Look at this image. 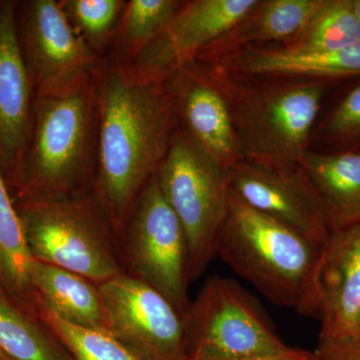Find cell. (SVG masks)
Here are the masks:
<instances>
[{
  "label": "cell",
  "mask_w": 360,
  "mask_h": 360,
  "mask_svg": "<svg viewBox=\"0 0 360 360\" xmlns=\"http://www.w3.org/2000/svg\"><path fill=\"white\" fill-rule=\"evenodd\" d=\"M184 2L130 0L116 30L112 53L132 63L174 20Z\"/></svg>",
  "instance_id": "cell-23"
},
{
  "label": "cell",
  "mask_w": 360,
  "mask_h": 360,
  "mask_svg": "<svg viewBox=\"0 0 360 360\" xmlns=\"http://www.w3.org/2000/svg\"><path fill=\"white\" fill-rule=\"evenodd\" d=\"M324 132L338 142L360 141V85L352 90L329 115Z\"/></svg>",
  "instance_id": "cell-26"
},
{
  "label": "cell",
  "mask_w": 360,
  "mask_h": 360,
  "mask_svg": "<svg viewBox=\"0 0 360 360\" xmlns=\"http://www.w3.org/2000/svg\"><path fill=\"white\" fill-rule=\"evenodd\" d=\"M323 0H269L260 1L250 18L234 28L225 44L274 41L295 39L302 32Z\"/></svg>",
  "instance_id": "cell-20"
},
{
  "label": "cell",
  "mask_w": 360,
  "mask_h": 360,
  "mask_svg": "<svg viewBox=\"0 0 360 360\" xmlns=\"http://www.w3.org/2000/svg\"><path fill=\"white\" fill-rule=\"evenodd\" d=\"M32 262L20 215L0 163V278L30 307V271Z\"/></svg>",
  "instance_id": "cell-21"
},
{
  "label": "cell",
  "mask_w": 360,
  "mask_h": 360,
  "mask_svg": "<svg viewBox=\"0 0 360 360\" xmlns=\"http://www.w3.org/2000/svg\"><path fill=\"white\" fill-rule=\"evenodd\" d=\"M18 16L35 96L72 89L98 70L103 56L73 27L61 1L18 2Z\"/></svg>",
  "instance_id": "cell-9"
},
{
  "label": "cell",
  "mask_w": 360,
  "mask_h": 360,
  "mask_svg": "<svg viewBox=\"0 0 360 360\" xmlns=\"http://www.w3.org/2000/svg\"><path fill=\"white\" fill-rule=\"evenodd\" d=\"M321 250L231 191L217 255L270 302L316 317L315 274Z\"/></svg>",
  "instance_id": "cell-3"
},
{
  "label": "cell",
  "mask_w": 360,
  "mask_h": 360,
  "mask_svg": "<svg viewBox=\"0 0 360 360\" xmlns=\"http://www.w3.org/2000/svg\"><path fill=\"white\" fill-rule=\"evenodd\" d=\"M314 352L291 347L290 350L281 354L266 355L246 360H314Z\"/></svg>",
  "instance_id": "cell-28"
},
{
  "label": "cell",
  "mask_w": 360,
  "mask_h": 360,
  "mask_svg": "<svg viewBox=\"0 0 360 360\" xmlns=\"http://www.w3.org/2000/svg\"><path fill=\"white\" fill-rule=\"evenodd\" d=\"M32 309L72 360H141L110 331L72 326L39 304Z\"/></svg>",
  "instance_id": "cell-24"
},
{
  "label": "cell",
  "mask_w": 360,
  "mask_h": 360,
  "mask_svg": "<svg viewBox=\"0 0 360 360\" xmlns=\"http://www.w3.org/2000/svg\"><path fill=\"white\" fill-rule=\"evenodd\" d=\"M239 70L274 77L338 78L360 75V42L326 53H295L286 49H257L236 59Z\"/></svg>",
  "instance_id": "cell-19"
},
{
  "label": "cell",
  "mask_w": 360,
  "mask_h": 360,
  "mask_svg": "<svg viewBox=\"0 0 360 360\" xmlns=\"http://www.w3.org/2000/svg\"><path fill=\"white\" fill-rule=\"evenodd\" d=\"M0 354L7 360H72L34 310L0 278Z\"/></svg>",
  "instance_id": "cell-18"
},
{
  "label": "cell",
  "mask_w": 360,
  "mask_h": 360,
  "mask_svg": "<svg viewBox=\"0 0 360 360\" xmlns=\"http://www.w3.org/2000/svg\"><path fill=\"white\" fill-rule=\"evenodd\" d=\"M34 259L101 285L123 274L117 239L94 193L14 201Z\"/></svg>",
  "instance_id": "cell-4"
},
{
  "label": "cell",
  "mask_w": 360,
  "mask_h": 360,
  "mask_svg": "<svg viewBox=\"0 0 360 360\" xmlns=\"http://www.w3.org/2000/svg\"><path fill=\"white\" fill-rule=\"evenodd\" d=\"M18 8V1H0V163L9 191L25 153L35 98L20 39Z\"/></svg>",
  "instance_id": "cell-13"
},
{
  "label": "cell",
  "mask_w": 360,
  "mask_h": 360,
  "mask_svg": "<svg viewBox=\"0 0 360 360\" xmlns=\"http://www.w3.org/2000/svg\"><path fill=\"white\" fill-rule=\"evenodd\" d=\"M117 246L123 274L158 291L184 319L191 303L186 236L156 175L137 201Z\"/></svg>",
  "instance_id": "cell-7"
},
{
  "label": "cell",
  "mask_w": 360,
  "mask_h": 360,
  "mask_svg": "<svg viewBox=\"0 0 360 360\" xmlns=\"http://www.w3.org/2000/svg\"><path fill=\"white\" fill-rule=\"evenodd\" d=\"M0 360H7V359H6V357L2 356V355L0 354Z\"/></svg>",
  "instance_id": "cell-31"
},
{
  "label": "cell",
  "mask_w": 360,
  "mask_h": 360,
  "mask_svg": "<svg viewBox=\"0 0 360 360\" xmlns=\"http://www.w3.org/2000/svg\"><path fill=\"white\" fill-rule=\"evenodd\" d=\"M352 7L360 23V0H352Z\"/></svg>",
  "instance_id": "cell-29"
},
{
  "label": "cell",
  "mask_w": 360,
  "mask_h": 360,
  "mask_svg": "<svg viewBox=\"0 0 360 360\" xmlns=\"http://www.w3.org/2000/svg\"><path fill=\"white\" fill-rule=\"evenodd\" d=\"M314 356V360H360V336L319 345Z\"/></svg>",
  "instance_id": "cell-27"
},
{
  "label": "cell",
  "mask_w": 360,
  "mask_h": 360,
  "mask_svg": "<svg viewBox=\"0 0 360 360\" xmlns=\"http://www.w3.org/2000/svg\"><path fill=\"white\" fill-rule=\"evenodd\" d=\"M99 286L110 333L141 360H187L184 319L167 298L122 274Z\"/></svg>",
  "instance_id": "cell-10"
},
{
  "label": "cell",
  "mask_w": 360,
  "mask_h": 360,
  "mask_svg": "<svg viewBox=\"0 0 360 360\" xmlns=\"http://www.w3.org/2000/svg\"><path fill=\"white\" fill-rule=\"evenodd\" d=\"M324 85L258 89L243 96L232 111L243 160L300 165L321 108Z\"/></svg>",
  "instance_id": "cell-8"
},
{
  "label": "cell",
  "mask_w": 360,
  "mask_h": 360,
  "mask_svg": "<svg viewBox=\"0 0 360 360\" xmlns=\"http://www.w3.org/2000/svg\"><path fill=\"white\" fill-rule=\"evenodd\" d=\"M30 283L32 307L39 304L78 328L110 331L103 295L89 279L33 258Z\"/></svg>",
  "instance_id": "cell-16"
},
{
  "label": "cell",
  "mask_w": 360,
  "mask_h": 360,
  "mask_svg": "<svg viewBox=\"0 0 360 360\" xmlns=\"http://www.w3.org/2000/svg\"><path fill=\"white\" fill-rule=\"evenodd\" d=\"M184 319L187 360H246L291 348L252 296L219 274L206 279Z\"/></svg>",
  "instance_id": "cell-6"
},
{
  "label": "cell",
  "mask_w": 360,
  "mask_h": 360,
  "mask_svg": "<svg viewBox=\"0 0 360 360\" xmlns=\"http://www.w3.org/2000/svg\"><path fill=\"white\" fill-rule=\"evenodd\" d=\"M258 0H194L132 61L139 73L165 82L175 71L195 63L200 52L250 18Z\"/></svg>",
  "instance_id": "cell-12"
},
{
  "label": "cell",
  "mask_w": 360,
  "mask_h": 360,
  "mask_svg": "<svg viewBox=\"0 0 360 360\" xmlns=\"http://www.w3.org/2000/svg\"><path fill=\"white\" fill-rule=\"evenodd\" d=\"M300 167L319 194L333 231L360 224V153L307 151Z\"/></svg>",
  "instance_id": "cell-17"
},
{
  "label": "cell",
  "mask_w": 360,
  "mask_h": 360,
  "mask_svg": "<svg viewBox=\"0 0 360 360\" xmlns=\"http://www.w3.org/2000/svg\"><path fill=\"white\" fill-rule=\"evenodd\" d=\"M357 336H360V319H359V333H357Z\"/></svg>",
  "instance_id": "cell-30"
},
{
  "label": "cell",
  "mask_w": 360,
  "mask_h": 360,
  "mask_svg": "<svg viewBox=\"0 0 360 360\" xmlns=\"http://www.w3.org/2000/svg\"><path fill=\"white\" fill-rule=\"evenodd\" d=\"M165 84L174 99L177 122L201 150L225 170L243 160L232 111L193 63L175 71Z\"/></svg>",
  "instance_id": "cell-15"
},
{
  "label": "cell",
  "mask_w": 360,
  "mask_h": 360,
  "mask_svg": "<svg viewBox=\"0 0 360 360\" xmlns=\"http://www.w3.org/2000/svg\"><path fill=\"white\" fill-rule=\"evenodd\" d=\"M359 42L360 23L352 0H323L309 25L283 49L295 53H326Z\"/></svg>",
  "instance_id": "cell-22"
},
{
  "label": "cell",
  "mask_w": 360,
  "mask_h": 360,
  "mask_svg": "<svg viewBox=\"0 0 360 360\" xmlns=\"http://www.w3.org/2000/svg\"><path fill=\"white\" fill-rule=\"evenodd\" d=\"M96 75L65 91L35 96L30 135L11 189L14 201L65 200L91 193Z\"/></svg>",
  "instance_id": "cell-2"
},
{
  "label": "cell",
  "mask_w": 360,
  "mask_h": 360,
  "mask_svg": "<svg viewBox=\"0 0 360 360\" xmlns=\"http://www.w3.org/2000/svg\"><path fill=\"white\" fill-rule=\"evenodd\" d=\"M226 172L229 189L239 200L323 248L333 229L319 194L300 165L243 160Z\"/></svg>",
  "instance_id": "cell-11"
},
{
  "label": "cell",
  "mask_w": 360,
  "mask_h": 360,
  "mask_svg": "<svg viewBox=\"0 0 360 360\" xmlns=\"http://www.w3.org/2000/svg\"><path fill=\"white\" fill-rule=\"evenodd\" d=\"M319 343L355 338L360 319V224L333 231L315 274Z\"/></svg>",
  "instance_id": "cell-14"
},
{
  "label": "cell",
  "mask_w": 360,
  "mask_h": 360,
  "mask_svg": "<svg viewBox=\"0 0 360 360\" xmlns=\"http://www.w3.org/2000/svg\"><path fill=\"white\" fill-rule=\"evenodd\" d=\"M156 176L186 236L187 278L191 283L217 257V238L231 194L227 172L201 150L177 122Z\"/></svg>",
  "instance_id": "cell-5"
},
{
  "label": "cell",
  "mask_w": 360,
  "mask_h": 360,
  "mask_svg": "<svg viewBox=\"0 0 360 360\" xmlns=\"http://www.w3.org/2000/svg\"><path fill=\"white\" fill-rule=\"evenodd\" d=\"M96 155L92 193L120 238L158 174L177 125L165 82L111 54L97 70Z\"/></svg>",
  "instance_id": "cell-1"
},
{
  "label": "cell",
  "mask_w": 360,
  "mask_h": 360,
  "mask_svg": "<svg viewBox=\"0 0 360 360\" xmlns=\"http://www.w3.org/2000/svg\"><path fill=\"white\" fill-rule=\"evenodd\" d=\"M71 25L99 56L113 42L127 1L60 0Z\"/></svg>",
  "instance_id": "cell-25"
}]
</instances>
